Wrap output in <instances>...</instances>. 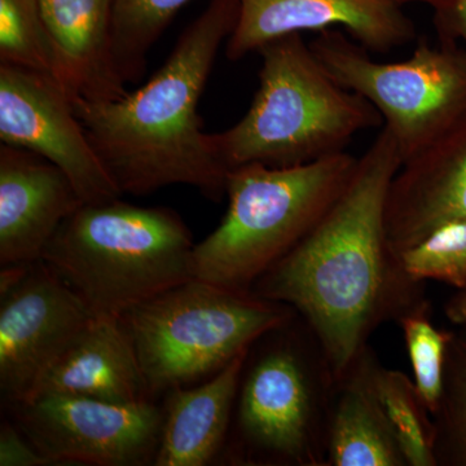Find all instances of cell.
<instances>
[{"label":"cell","instance_id":"cell-12","mask_svg":"<svg viewBox=\"0 0 466 466\" xmlns=\"http://www.w3.org/2000/svg\"><path fill=\"white\" fill-rule=\"evenodd\" d=\"M226 55L238 61L266 43L306 30L342 26L367 50L389 52L416 38V26L391 0H238Z\"/></svg>","mask_w":466,"mask_h":466},{"label":"cell","instance_id":"cell-22","mask_svg":"<svg viewBox=\"0 0 466 466\" xmlns=\"http://www.w3.org/2000/svg\"><path fill=\"white\" fill-rule=\"evenodd\" d=\"M394 256L417 283L434 280L466 289V219L441 223L422 240Z\"/></svg>","mask_w":466,"mask_h":466},{"label":"cell","instance_id":"cell-18","mask_svg":"<svg viewBox=\"0 0 466 466\" xmlns=\"http://www.w3.org/2000/svg\"><path fill=\"white\" fill-rule=\"evenodd\" d=\"M364 351L336 383L328 417L327 466H408L370 388Z\"/></svg>","mask_w":466,"mask_h":466},{"label":"cell","instance_id":"cell-7","mask_svg":"<svg viewBox=\"0 0 466 466\" xmlns=\"http://www.w3.org/2000/svg\"><path fill=\"white\" fill-rule=\"evenodd\" d=\"M289 306L193 278L122 317L150 395L214 376L288 323Z\"/></svg>","mask_w":466,"mask_h":466},{"label":"cell","instance_id":"cell-5","mask_svg":"<svg viewBox=\"0 0 466 466\" xmlns=\"http://www.w3.org/2000/svg\"><path fill=\"white\" fill-rule=\"evenodd\" d=\"M358 161L345 150L299 167L249 164L229 170L226 216L195 245L193 278L250 291L320 222L345 191Z\"/></svg>","mask_w":466,"mask_h":466},{"label":"cell","instance_id":"cell-24","mask_svg":"<svg viewBox=\"0 0 466 466\" xmlns=\"http://www.w3.org/2000/svg\"><path fill=\"white\" fill-rule=\"evenodd\" d=\"M429 309L412 312L398 321L403 332L413 382L426 410L434 416L441 406L446 376L447 354L452 333L438 329Z\"/></svg>","mask_w":466,"mask_h":466},{"label":"cell","instance_id":"cell-13","mask_svg":"<svg viewBox=\"0 0 466 466\" xmlns=\"http://www.w3.org/2000/svg\"><path fill=\"white\" fill-rule=\"evenodd\" d=\"M85 204L75 184L48 159L0 147V265H29L70 214Z\"/></svg>","mask_w":466,"mask_h":466},{"label":"cell","instance_id":"cell-27","mask_svg":"<svg viewBox=\"0 0 466 466\" xmlns=\"http://www.w3.org/2000/svg\"><path fill=\"white\" fill-rule=\"evenodd\" d=\"M444 314L456 327L466 324V289L460 291L446 303Z\"/></svg>","mask_w":466,"mask_h":466},{"label":"cell","instance_id":"cell-6","mask_svg":"<svg viewBox=\"0 0 466 466\" xmlns=\"http://www.w3.org/2000/svg\"><path fill=\"white\" fill-rule=\"evenodd\" d=\"M251 346L236 400V456L249 464L327 466L336 379L306 321L291 320Z\"/></svg>","mask_w":466,"mask_h":466},{"label":"cell","instance_id":"cell-19","mask_svg":"<svg viewBox=\"0 0 466 466\" xmlns=\"http://www.w3.org/2000/svg\"><path fill=\"white\" fill-rule=\"evenodd\" d=\"M368 379L408 466H438L434 421L415 382L400 370H388L368 346L364 351Z\"/></svg>","mask_w":466,"mask_h":466},{"label":"cell","instance_id":"cell-25","mask_svg":"<svg viewBox=\"0 0 466 466\" xmlns=\"http://www.w3.org/2000/svg\"><path fill=\"white\" fill-rule=\"evenodd\" d=\"M54 465L27 440L18 426L5 421L0 428V466Z\"/></svg>","mask_w":466,"mask_h":466},{"label":"cell","instance_id":"cell-17","mask_svg":"<svg viewBox=\"0 0 466 466\" xmlns=\"http://www.w3.org/2000/svg\"><path fill=\"white\" fill-rule=\"evenodd\" d=\"M251 349V348H250ZM250 349L198 388L170 390L165 404L157 466H204L225 446Z\"/></svg>","mask_w":466,"mask_h":466},{"label":"cell","instance_id":"cell-28","mask_svg":"<svg viewBox=\"0 0 466 466\" xmlns=\"http://www.w3.org/2000/svg\"><path fill=\"white\" fill-rule=\"evenodd\" d=\"M391 2L397 3V5H404V3H424V5H431V7H435V5H440L441 0H391Z\"/></svg>","mask_w":466,"mask_h":466},{"label":"cell","instance_id":"cell-3","mask_svg":"<svg viewBox=\"0 0 466 466\" xmlns=\"http://www.w3.org/2000/svg\"><path fill=\"white\" fill-rule=\"evenodd\" d=\"M250 108L213 134L228 170L249 164L290 167L345 152L355 135L383 125L379 110L337 84L299 33L266 43Z\"/></svg>","mask_w":466,"mask_h":466},{"label":"cell","instance_id":"cell-16","mask_svg":"<svg viewBox=\"0 0 466 466\" xmlns=\"http://www.w3.org/2000/svg\"><path fill=\"white\" fill-rule=\"evenodd\" d=\"M54 47L57 79L72 96L91 103L121 99L127 85L113 55L115 0H39Z\"/></svg>","mask_w":466,"mask_h":466},{"label":"cell","instance_id":"cell-21","mask_svg":"<svg viewBox=\"0 0 466 466\" xmlns=\"http://www.w3.org/2000/svg\"><path fill=\"white\" fill-rule=\"evenodd\" d=\"M0 64L57 79L56 57L39 0H0Z\"/></svg>","mask_w":466,"mask_h":466},{"label":"cell","instance_id":"cell-4","mask_svg":"<svg viewBox=\"0 0 466 466\" xmlns=\"http://www.w3.org/2000/svg\"><path fill=\"white\" fill-rule=\"evenodd\" d=\"M192 233L167 208L115 200L82 204L64 220L42 260L95 317L121 319L193 279Z\"/></svg>","mask_w":466,"mask_h":466},{"label":"cell","instance_id":"cell-8","mask_svg":"<svg viewBox=\"0 0 466 466\" xmlns=\"http://www.w3.org/2000/svg\"><path fill=\"white\" fill-rule=\"evenodd\" d=\"M312 51L337 84L370 101L391 135L401 164L466 115V56L444 43L419 42L412 56L380 63L337 30L319 32Z\"/></svg>","mask_w":466,"mask_h":466},{"label":"cell","instance_id":"cell-26","mask_svg":"<svg viewBox=\"0 0 466 466\" xmlns=\"http://www.w3.org/2000/svg\"><path fill=\"white\" fill-rule=\"evenodd\" d=\"M433 9L441 39L451 42L460 38L466 43V0H441Z\"/></svg>","mask_w":466,"mask_h":466},{"label":"cell","instance_id":"cell-20","mask_svg":"<svg viewBox=\"0 0 466 466\" xmlns=\"http://www.w3.org/2000/svg\"><path fill=\"white\" fill-rule=\"evenodd\" d=\"M191 0H115L113 55L126 84H137L147 69V55L171 21Z\"/></svg>","mask_w":466,"mask_h":466},{"label":"cell","instance_id":"cell-2","mask_svg":"<svg viewBox=\"0 0 466 466\" xmlns=\"http://www.w3.org/2000/svg\"><path fill=\"white\" fill-rule=\"evenodd\" d=\"M238 12V0H211L142 87L106 103L73 100L91 146L122 195H150L175 184L193 187L211 201L226 195L229 170L213 134L202 128L198 109Z\"/></svg>","mask_w":466,"mask_h":466},{"label":"cell","instance_id":"cell-14","mask_svg":"<svg viewBox=\"0 0 466 466\" xmlns=\"http://www.w3.org/2000/svg\"><path fill=\"white\" fill-rule=\"evenodd\" d=\"M453 219H466V115L403 162L392 179L385 216L389 249L400 253Z\"/></svg>","mask_w":466,"mask_h":466},{"label":"cell","instance_id":"cell-9","mask_svg":"<svg viewBox=\"0 0 466 466\" xmlns=\"http://www.w3.org/2000/svg\"><path fill=\"white\" fill-rule=\"evenodd\" d=\"M15 410L20 431L54 464L155 462L164 410L152 400L115 403L81 395L41 394Z\"/></svg>","mask_w":466,"mask_h":466},{"label":"cell","instance_id":"cell-1","mask_svg":"<svg viewBox=\"0 0 466 466\" xmlns=\"http://www.w3.org/2000/svg\"><path fill=\"white\" fill-rule=\"evenodd\" d=\"M400 167L394 139L382 127L332 208L250 290L306 321L336 381L380 325L431 309L424 283L406 275L386 238V204Z\"/></svg>","mask_w":466,"mask_h":466},{"label":"cell","instance_id":"cell-11","mask_svg":"<svg viewBox=\"0 0 466 466\" xmlns=\"http://www.w3.org/2000/svg\"><path fill=\"white\" fill-rule=\"evenodd\" d=\"M95 315L43 260L0 290V390L12 406L33 397L55 359Z\"/></svg>","mask_w":466,"mask_h":466},{"label":"cell","instance_id":"cell-10","mask_svg":"<svg viewBox=\"0 0 466 466\" xmlns=\"http://www.w3.org/2000/svg\"><path fill=\"white\" fill-rule=\"evenodd\" d=\"M0 140L30 150L67 175L85 204L121 198L54 76L0 64Z\"/></svg>","mask_w":466,"mask_h":466},{"label":"cell","instance_id":"cell-15","mask_svg":"<svg viewBox=\"0 0 466 466\" xmlns=\"http://www.w3.org/2000/svg\"><path fill=\"white\" fill-rule=\"evenodd\" d=\"M41 394L81 395L115 403L152 398L124 321L106 317L92 319L55 359L32 398Z\"/></svg>","mask_w":466,"mask_h":466},{"label":"cell","instance_id":"cell-23","mask_svg":"<svg viewBox=\"0 0 466 466\" xmlns=\"http://www.w3.org/2000/svg\"><path fill=\"white\" fill-rule=\"evenodd\" d=\"M433 417L438 465L466 466V324L452 333L443 395Z\"/></svg>","mask_w":466,"mask_h":466}]
</instances>
